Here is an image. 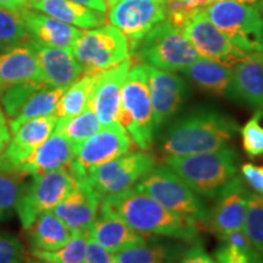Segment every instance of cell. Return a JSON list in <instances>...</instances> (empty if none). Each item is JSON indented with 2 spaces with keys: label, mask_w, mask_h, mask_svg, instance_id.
<instances>
[{
  "label": "cell",
  "mask_w": 263,
  "mask_h": 263,
  "mask_svg": "<svg viewBox=\"0 0 263 263\" xmlns=\"http://www.w3.org/2000/svg\"><path fill=\"white\" fill-rule=\"evenodd\" d=\"M29 38L21 12L0 6V49L27 42Z\"/></svg>",
  "instance_id": "obj_34"
},
{
  "label": "cell",
  "mask_w": 263,
  "mask_h": 263,
  "mask_svg": "<svg viewBox=\"0 0 263 263\" xmlns=\"http://www.w3.org/2000/svg\"><path fill=\"white\" fill-rule=\"evenodd\" d=\"M31 8L82 29L95 28L105 22V14L72 0H34L31 3Z\"/></svg>",
  "instance_id": "obj_25"
},
{
  "label": "cell",
  "mask_w": 263,
  "mask_h": 263,
  "mask_svg": "<svg viewBox=\"0 0 263 263\" xmlns=\"http://www.w3.org/2000/svg\"><path fill=\"white\" fill-rule=\"evenodd\" d=\"M22 177L0 167V221L16 211V205L27 188Z\"/></svg>",
  "instance_id": "obj_33"
},
{
  "label": "cell",
  "mask_w": 263,
  "mask_h": 263,
  "mask_svg": "<svg viewBox=\"0 0 263 263\" xmlns=\"http://www.w3.org/2000/svg\"><path fill=\"white\" fill-rule=\"evenodd\" d=\"M64 91V88H54L49 85H43L42 88L35 90L26 101L17 116L14 120L9 121L10 133L12 134L21 124L33 118L54 115Z\"/></svg>",
  "instance_id": "obj_30"
},
{
  "label": "cell",
  "mask_w": 263,
  "mask_h": 263,
  "mask_svg": "<svg viewBox=\"0 0 263 263\" xmlns=\"http://www.w3.org/2000/svg\"><path fill=\"white\" fill-rule=\"evenodd\" d=\"M88 235L112 254H117L124 249L145 242L147 239L153 238H147L138 233L116 213L101 205L97 219L88 228Z\"/></svg>",
  "instance_id": "obj_21"
},
{
  "label": "cell",
  "mask_w": 263,
  "mask_h": 263,
  "mask_svg": "<svg viewBox=\"0 0 263 263\" xmlns=\"http://www.w3.org/2000/svg\"><path fill=\"white\" fill-rule=\"evenodd\" d=\"M28 263H35V262H28Z\"/></svg>",
  "instance_id": "obj_53"
},
{
  "label": "cell",
  "mask_w": 263,
  "mask_h": 263,
  "mask_svg": "<svg viewBox=\"0 0 263 263\" xmlns=\"http://www.w3.org/2000/svg\"><path fill=\"white\" fill-rule=\"evenodd\" d=\"M166 20L176 28L183 31L194 16L205 11L210 0H166L163 2Z\"/></svg>",
  "instance_id": "obj_36"
},
{
  "label": "cell",
  "mask_w": 263,
  "mask_h": 263,
  "mask_svg": "<svg viewBox=\"0 0 263 263\" xmlns=\"http://www.w3.org/2000/svg\"><path fill=\"white\" fill-rule=\"evenodd\" d=\"M140 192L156 200L167 210L188 217L201 227L209 226L211 210L168 166H156L136 185Z\"/></svg>",
  "instance_id": "obj_5"
},
{
  "label": "cell",
  "mask_w": 263,
  "mask_h": 263,
  "mask_svg": "<svg viewBox=\"0 0 263 263\" xmlns=\"http://www.w3.org/2000/svg\"><path fill=\"white\" fill-rule=\"evenodd\" d=\"M182 72L197 87L213 95H229L232 68L199 57Z\"/></svg>",
  "instance_id": "obj_28"
},
{
  "label": "cell",
  "mask_w": 263,
  "mask_h": 263,
  "mask_svg": "<svg viewBox=\"0 0 263 263\" xmlns=\"http://www.w3.org/2000/svg\"><path fill=\"white\" fill-rule=\"evenodd\" d=\"M83 263H115V254L107 251L88 235Z\"/></svg>",
  "instance_id": "obj_41"
},
{
  "label": "cell",
  "mask_w": 263,
  "mask_h": 263,
  "mask_svg": "<svg viewBox=\"0 0 263 263\" xmlns=\"http://www.w3.org/2000/svg\"><path fill=\"white\" fill-rule=\"evenodd\" d=\"M211 3L216 2H235V3H242V4H256L257 2H261V0H210Z\"/></svg>",
  "instance_id": "obj_48"
},
{
  "label": "cell",
  "mask_w": 263,
  "mask_h": 263,
  "mask_svg": "<svg viewBox=\"0 0 263 263\" xmlns=\"http://www.w3.org/2000/svg\"><path fill=\"white\" fill-rule=\"evenodd\" d=\"M37 54L43 83L54 88H68L83 74L84 68L71 50L52 48L28 39Z\"/></svg>",
  "instance_id": "obj_19"
},
{
  "label": "cell",
  "mask_w": 263,
  "mask_h": 263,
  "mask_svg": "<svg viewBox=\"0 0 263 263\" xmlns=\"http://www.w3.org/2000/svg\"><path fill=\"white\" fill-rule=\"evenodd\" d=\"M261 9H262V12H263V0H261Z\"/></svg>",
  "instance_id": "obj_50"
},
{
  "label": "cell",
  "mask_w": 263,
  "mask_h": 263,
  "mask_svg": "<svg viewBox=\"0 0 263 263\" xmlns=\"http://www.w3.org/2000/svg\"><path fill=\"white\" fill-rule=\"evenodd\" d=\"M161 2H166V0H161Z\"/></svg>",
  "instance_id": "obj_52"
},
{
  "label": "cell",
  "mask_w": 263,
  "mask_h": 263,
  "mask_svg": "<svg viewBox=\"0 0 263 263\" xmlns=\"http://www.w3.org/2000/svg\"><path fill=\"white\" fill-rule=\"evenodd\" d=\"M242 178L254 192L263 195V166L244 163L241 166Z\"/></svg>",
  "instance_id": "obj_42"
},
{
  "label": "cell",
  "mask_w": 263,
  "mask_h": 263,
  "mask_svg": "<svg viewBox=\"0 0 263 263\" xmlns=\"http://www.w3.org/2000/svg\"><path fill=\"white\" fill-rule=\"evenodd\" d=\"M101 206L116 213L130 228L145 236H166L190 242L196 240L201 229L197 222L170 211L136 186L103 196Z\"/></svg>",
  "instance_id": "obj_1"
},
{
  "label": "cell",
  "mask_w": 263,
  "mask_h": 263,
  "mask_svg": "<svg viewBox=\"0 0 263 263\" xmlns=\"http://www.w3.org/2000/svg\"><path fill=\"white\" fill-rule=\"evenodd\" d=\"M133 140L120 123L101 127L94 136L80 144L70 167L76 179H85L91 171L108 161L129 153Z\"/></svg>",
  "instance_id": "obj_11"
},
{
  "label": "cell",
  "mask_w": 263,
  "mask_h": 263,
  "mask_svg": "<svg viewBox=\"0 0 263 263\" xmlns=\"http://www.w3.org/2000/svg\"><path fill=\"white\" fill-rule=\"evenodd\" d=\"M88 230H73V235L67 244L55 251L33 250V258L42 263H83L87 249Z\"/></svg>",
  "instance_id": "obj_32"
},
{
  "label": "cell",
  "mask_w": 263,
  "mask_h": 263,
  "mask_svg": "<svg viewBox=\"0 0 263 263\" xmlns=\"http://www.w3.org/2000/svg\"><path fill=\"white\" fill-rule=\"evenodd\" d=\"M178 263H217V261L207 254L201 242L195 241L188 250H184Z\"/></svg>",
  "instance_id": "obj_43"
},
{
  "label": "cell",
  "mask_w": 263,
  "mask_h": 263,
  "mask_svg": "<svg viewBox=\"0 0 263 263\" xmlns=\"http://www.w3.org/2000/svg\"><path fill=\"white\" fill-rule=\"evenodd\" d=\"M228 97L263 111V54H251L232 68Z\"/></svg>",
  "instance_id": "obj_24"
},
{
  "label": "cell",
  "mask_w": 263,
  "mask_h": 263,
  "mask_svg": "<svg viewBox=\"0 0 263 263\" xmlns=\"http://www.w3.org/2000/svg\"><path fill=\"white\" fill-rule=\"evenodd\" d=\"M77 179L70 167L50 171L33 177L16 205L21 224L28 229L42 213L52 211L74 188Z\"/></svg>",
  "instance_id": "obj_9"
},
{
  "label": "cell",
  "mask_w": 263,
  "mask_h": 263,
  "mask_svg": "<svg viewBox=\"0 0 263 263\" xmlns=\"http://www.w3.org/2000/svg\"><path fill=\"white\" fill-rule=\"evenodd\" d=\"M10 134L11 133H10L9 123L6 121L4 111L0 107V155L4 153L6 146H8L10 141Z\"/></svg>",
  "instance_id": "obj_45"
},
{
  "label": "cell",
  "mask_w": 263,
  "mask_h": 263,
  "mask_svg": "<svg viewBox=\"0 0 263 263\" xmlns=\"http://www.w3.org/2000/svg\"><path fill=\"white\" fill-rule=\"evenodd\" d=\"M72 2L78 3V4L87 6V8L93 9L95 11L101 12V14H105L107 10V6L105 4L104 0H72Z\"/></svg>",
  "instance_id": "obj_47"
},
{
  "label": "cell",
  "mask_w": 263,
  "mask_h": 263,
  "mask_svg": "<svg viewBox=\"0 0 263 263\" xmlns=\"http://www.w3.org/2000/svg\"><path fill=\"white\" fill-rule=\"evenodd\" d=\"M156 166L153 154L134 151L101 164L87 176L88 182L101 197L134 188Z\"/></svg>",
  "instance_id": "obj_10"
},
{
  "label": "cell",
  "mask_w": 263,
  "mask_h": 263,
  "mask_svg": "<svg viewBox=\"0 0 263 263\" xmlns=\"http://www.w3.org/2000/svg\"><path fill=\"white\" fill-rule=\"evenodd\" d=\"M72 54L84 71L103 72L130 59V43L112 25H101L88 31L74 43Z\"/></svg>",
  "instance_id": "obj_8"
},
{
  "label": "cell",
  "mask_w": 263,
  "mask_h": 263,
  "mask_svg": "<svg viewBox=\"0 0 263 263\" xmlns=\"http://www.w3.org/2000/svg\"><path fill=\"white\" fill-rule=\"evenodd\" d=\"M242 230L252 248L263 255V195L250 193Z\"/></svg>",
  "instance_id": "obj_35"
},
{
  "label": "cell",
  "mask_w": 263,
  "mask_h": 263,
  "mask_svg": "<svg viewBox=\"0 0 263 263\" xmlns=\"http://www.w3.org/2000/svg\"><path fill=\"white\" fill-rule=\"evenodd\" d=\"M0 6L12 11L24 12L25 10L31 8V3L29 0H0Z\"/></svg>",
  "instance_id": "obj_46"
},
{
  "label": "cell",
  "mask_w": 263,
  "mask_h": 263,
  "mask_svg": "<svg viewBox=\"0 0 263 263\" xmlns=\"http://www.w3.org/2000/svg\"><path fill=\"white\" fill-rule=\"evenodd\" d=\"M57 123L58 117L50 115L33 118L21 124L12 133L8 146L0 155V167L16 173L18 164L32 155L51 136Z\"/></svg>",
  "instance_id": "obj_15"
},
{
  "label": "cell",
  "mask_w": 263,
  "mask_h": 263,
  "mask_svg": "<svg viewBox=\"0 0 263 263\" xmlns=\"http://www.w3.org/2000/svg\"><path fill=\"white\" fill-rule=\"evenodd\" d=\"M184 250L179 244L150 238L115 254V263H178Z\"/></svg>",
  "instance_id": "obj_27"
},
{
  "label": "cell",
  "mask_w": 263,
  "mask_h": 263,
  "mask_svg": "<svg viewBox=\"0 0 263 263\" xmlns=\"http://www.w3.org/2000/svg\"><path fill=\"white\" fill-rule=\"evenodd\" d=\"M27 230L32 249L42 251L61 249L73 235V230L52 211L38 216Z\"/></svg>",
  "instance_id": "obj_26"
},
{
  "label": "cell",
  "mask_w": 263,
  "mask_h": 263,
  "mask_svg": "<svg viewBox=\"0 0 263 263\" xmlns=\"http://www.w3.org/2000/svg\"><path fill=\"white\" fill-rule=\"evenodd\" d=\"M250 192L238 176L216 197L215 209L210 213L209 226L217 236L242 229Z\"/></svg>",
  "instance_id": "obj_17"
},
{
  "label": "cell",
  "mask_w": 263,
  "mask_h": 263,
  "mask_svg": "<svg viewBox=\"0 0 263 263\" xmlns=\"http://www.w3.org/2000/svg\"><path fill=\"white\" fill-rule=\"evenodd\" d=\"M104 2H105V4H106L107 8H111V6L116 4V3L120 2V0H104Z\"/></svg>",
  "instance_id": "obj_49"
},
{
  "label": "cell",
  "mask_w": 263,
  "mask_h": 263,
  "mask_svg": "<svg viewBox=\"0 0 263 263\" xmlns=\"http://www.w3.org/2000/svg\"><path fill=\"white\" fill-rule=\"evenodd\" d=\"M25 82H43L37 54L29 41L0 52V98L10 87Z\"/></svg>",
  "instance_id": "obj_20"
},
{
  "label": "cell",
  "mask_w": 263,
  "mask_h": 263,
  "mask_svg": "<svg viewBox=\"0 0 263 263\" xmlns=\"http://www.w3.org/2000/svg\"><path fill=\"white\" fill-rule=\"evenodd\" d=\"M32 2H34V0H29V3H32Z\"/></svg>",
  "instance_id": "obj_51"
},
{
  "label": "cell",
  "mask_w": 263,
  "mask_h": 263,
  "mask_svg": "<svg viewBox=\"0 0 263 263\" xmlns=\"http://www.w3.org/2000/svg\"><path fill=\"white\" fill-rule=\"evenodd\" d=\"M147 82L153 104L155 129L162 128L178 112L185 100L188 87L185 81L173 72L147 66Z\"/></svg>",
  "instance_id": "obj_14"
},
{
  "label": "cell",
  "mask_w": 263,
  "mask_h": 263,
  "mask_svg": "<svg viewBox=\"0 0 263 263\" xmlns=\"http://www.w3.org/2000/svg\"><path fill=\"white\" fill-rule=\"evenodd\" d=\"M221 239L223 240V242H224V244L236 246V248H239V249H242V250L254 249L242 229L230 232V233H228V234L221 236Z\"/></svg>",
  "instance_id": "obj_44"
},
{
  "label": "cell",
  "mask_w": 263,
  "mask_h": 263,
  "mask_svg": "<svg viewBox=\"0 0 263 263\" xmlns=\"http://www.w3.org/2000/svg\"><path fill=\"white\" fill-rule=\"evenodd\" d=\"M108 20L129 39L130 51L145 35L166 20L161 0H120L110 8Z\"/></svg>",
  "instance_id": "obj_13"
},
{
  "label": "cell",
  "mask_w": 263,
  "mask_h": 263,
  "mask_svg": "<svg viewBox=\"0 0 263 263\" xmlns=\"http://www.w3.org/2000/svg\"><path fill=\"white\" fill-rule=\"evenodd\" d=\"M26 251L16 236L0 232V263H25Z\"/></svg>",
  "instance_id": "obj_40"
},
{
  "label": "cell",
  "mask_w": 263,
  "mask_h": 263,
  "mask_svg": "<svg viewBox=\"0 0 263 263\" xmlns=\"http://www.w3.org/2000/svg\"><path fill=\"white\" fill-rule=\"evenodd\" d=\"M238 130V123L218 111L195 110L167 128L161 151L168 159L221 150L228 146Z\"/></svg>",
  "instance_id": "obj_2"
},
{
  "label": "cell",
  "mask_w": 263,
  "mask_h": 263,
  "mask_svg": "<svg viewBox=\"0 0 263 263\" xmlns=\"http://www.w3.org/2000/svg\"><path fill=\"white\" fill-rule=\"evenodd\" d=\"M118 123L140 150L146 151L153 146L156 129L145 64L132 65L128 72L121 94Z\"/></svg>",
  "instance_id": "obj_4"
},
{
  "label": "cell",
  "mask_w": 263,
  "mask_h": 263,
  "mask_svg": "<svg viewBox=\"0 0 263 263\" xmlns=\"http://www.w3.org/2000/svg\"><path fill=\"white\" fill-rule=\"evenodd\" d=\"M217 263H263L258 251L255 249L242 250L236 246L223 244L216 251Z\"/></svg>",
  "instance_id": "obj_39"
},
{
  "label": "cell",
  "mask_w": 263,
  "mask_h": 263,
  "mask_svg": "<svg viewBox=\"0 0 263 263\" xmlns=\"http://www.w3.org/2000/svg\"><path fill=\"white\" fill-rule=\"evenodd\" d=\"M100 74L101 72L98 71H84L77 81L66 88L54 114L58 120L71 118L83 112L90 103Z\"/></svg>",
  "instance_id": "obj_29"
},
{
  "label": "cell",
  "mask_w": 263,
  "mask_h": 263,
  "mask_svg": "<svg viewBox=\"0 0 263 263\" xmlns=\"http://www.w3.org/2000/svg\"><path fill=\"white\" fill-rule=\"evenodd\" d=\"M21 14L29 38L43 45L72 51L76 41L83 33L81 28L59 21L43 12L27 9Z\"/></svg>",
  "instance_id": "obj_23"
},
{
  "label": "cell",
  "mask_w": 263,
  "mask_h": 263,
  "mask_svg": "<svg viewBox=\"0 0 263 263\" xmlns=\"http://www.w3.org/2000/svg\"><path fill=\"white\" fill-rule=\"evenodd\" d=\"M182 32L192 43L199 57L209 59V60L221 64L226 67L233 68L239 62L249 59L251 55L235 47L212 24L205 11H201L200 14L194 16Z\"/></svg>",
  "instance_id": "obj_12"
},
{
  "label": "cell",
  "mask_w": 263,
  "mask_h": 263,
  "mask_svg": "<svg viewBox=\"0 0 263 263\" xmlns=\"http://www.w3.org/2000/svg\"><path fill=\"white\" fill-rule=\"evenodd\" d=\"M164 162L197 195L207 199H216L238 177L239 155L228 146L211 153L168 157Z\"/></svg>",
  "instance_id": "obj_3"
},
{
  "label": "cell",
  "mask_w": 263,
  "mask_h": 263,
  "mask_svg": "<svg viewBox=\"0 0 263 263\" xmlns=\"http://www.w3.org/2000/svg\"><path fill=\"white\" fill-rule=\"evenodd\" d=\"M207 17L235 47L249 54H263V16L255 4L211 3Z\"/></svg>",
  "instance_id": "obj_7"
},
{
  "label": "cell",
  "mask_w": 263,
  "mask_h": 263,
  "mask_svg": "<svg viewBox=\"0 0 263 263\" xmlns=\"http://www.w3.org/2000/svg\"><path fill=\"white\" fill-rule=\"evenodd\" d=\"M263 111L256 110L254 116L240 129L241 143L245 153L250 157H258L263 155V127L261 120Z\"/></svg>",
  "instance_id": "obj_38"
},
{
  "label": "cell",
  "mask_w": 263,
  "mask_h": 263,
  "mask_svg": "<svg viewBox=\"0 0 263 263\" xmlns=\"http://www.w3.org/2000/svg\"><path fill=\"white\" fill-rule=\"evenodd\" d=\"M101 196L87 179H77L74 188L52 212L72 230H88L99 215Z\"/></svg>",
  "instance_id": "obj_18"
},
{
  "label": "cell",
  "mask_w": 263,
  "mask_h": 263,
  "mask_svg": "<svg viewBox=\"0 0 263 263\" xmlns=\"http://www.w3.org/2000/svg\"><path fill=\"white\" fill-rule=\"evenodd\" d=\"M43 85L47 84H44L43 82H25V83L12 85L2 95L3 110L9 121L14 120L17 116L28 98Z\"/></svg>",
  "instance_id": "obj_37"
},
{
  "label": "cell",
  "mask_w": 263,
  "mask_h": 263,
  "mask_svg": "<svg viewBox=\"0 0 263 263\" xmlns=\"http://www.w3.org/2000/svg\"><path fill=\"white\" fill-rule=\"evenodd\" d=\"M132 65L133 61L128 59L122 64L103 71L99 77L89 105L100 121L101 127L118 123L122 87Z\"/></svg>",
  "instance_id": "obj_16"
},
{
  "label": "cell",
  "mask_w": 263,
  "mask_h": 263,
  "mask_svg": "<svg viewBox=\"0 0 263 263\" xmlns=\"http://www.w3.org/2000/svg\"><path fill=\"white\" fill-rule=\"evenodd\" d=\"M76 156V146L64 136L52 132L41 146L32 155L25 159L16 168L21 176H38L68 167Z\"/></svg>",
  "instance_id": "obj_22"
},
{
  "label": "cell",
  "mask_w": 263,
  "mask_h": 263,
  "mask_svg": "<svg viewBox=\"0 0 263 263\" xmlns=\"http://www.w3.org/2000/svg\"><path fill=\"white\" fill-rule=\"evenodd\" d=\"M101 129L100 121L98 120L97 115L90 105L77 116L71 118H65V120H58L57 127L54 132L64 136L66 139L70 140L72 144L77 146L87 140L88 138L94 136L97 132Z\"/></svg>",
  "instance_id": "obj_31"
},
{
  "label": "cell",
  "mask_w": 263,
  "mask_h": 263,
  "mask_svg": "<svg viewBox=\"0 0 263 263\" xmlns=\"http://www.w3.org/2000/svg\"><path fill=\"white\" fill-rule=\"evenodd\" d=\"M132 52L141 64L168 72L182 71L199 58L184 33L167 20L151 29Z\"/></svg>",
  "instance_id": "obj_6"
}]
</instances>
